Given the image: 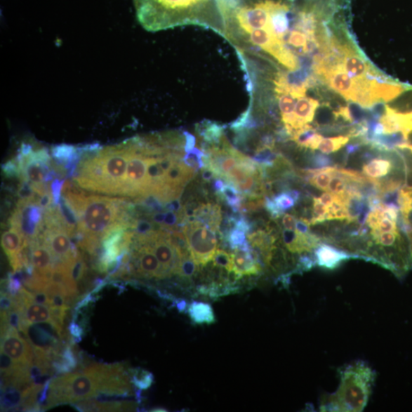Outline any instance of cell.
<instances>
[{
    "label": "cell",
    "instance_id": "6da1fadb",
    "mask_svg": "<svg viewBox=\"0 0 412 412\" xmlns=\"http://www.w3.org/2000/svg\"><path fill=\"white\" fill-rule=\"evenodd\" d=\"M137 19L152 32L195 25L224 37L231 0H133Z\"/></svg>",
    "mask_w": 412,
    "mask_h": 412
},
{
    "label": "cell",
    "instance_id": "7a4b0ae2",
    "mask_svg": "<svg viewBox=\"0 0 412 412\" xmlns=\"http://www.w3.org/2000/svg\"><path fill=\"white\" fill-rule=\"evenodd\" d=\"M126 367L122 364L93 363L81 373L52 377L45 411L64 404L104 396H119L126 387Z\"/></svg>",
    "mask_w": 412,
    "mask_h": 412
},
{
    "label": "cell",
    "instance_id": "3957f363",
    "mask_svg": "<svg viewBox=\"0 0 412 412\" xmlns=\"http://www.w3.org/2000/svg\"><path fill=\"white\" fill-rule=\"evenodd\" d=\"M62 197L77 215V238L102 243L105 235L113 227L119 225H131L133 222H130L129 213L133 207L124 199L94 195L86 197L71 190H65Z\"/></svg>",
    "mask_w": 412,
    "mask_h": 412
},
{
    "label": "cell",
    "instance_id": "277c9868",
    "mask_svg": "<svg viewBox=\"0 0 412 412\" xmlns=\"http://www.w3.org/2000/svg\"><path fill=\"white\" fill-rule=\"evenodd\" d=\"M131 152V140L113 146L100 147L79 166L76 181L84 189L111 195H121Z\"/></svg>",
    "mask_w": 412,
    "mask_h": 412
},
{
    "label": "cell",
    "instance_id": "5b68a950",
    "mask_svg": "<svg viewBox=\"0 0 412 412\" xmlns=\"http://www.w3.org/2000/svg\"><path fill=\"white\" fill-rule=\"evenodd\" d=\"M340 384L335 393L324 397L321 411H363L371 396L376 378L372 368L357 361L342 368Z\"/></svg>",
    "mask_w": 412,
    "mask_h": 412
},
{
    "label": "cell",
    "instance_id": "8992f818",
    "mask_svg": "<svg viewBox=\"0 0 412 412\" xmlns=\"http://www.w3.org/2000/svg\"><path fill=\"white\" fill-rule=\"evenodd\" d=\"M192 258L199 266H206L213 260L217 250L216 232L207 225L195 221L187 223L182 227Z\"/></svg>",
    "mask_w": 412,
    "mask_h": 412
},
{
    "label": "cell",
    "instance_id": "52a82bcc",
    "mask_svg": "<svg viewBox=\"0 0 412 412\" xmlns=\"http://www.w3.org/2000/svg\"><path fill=\"white\" fill-rule=\"evenodd\" d=\"M42 210L37 200L20 199L10 219L11 227H16L29 243L39 238L44 223Z\"/></svg>",
    "mask_w": 412,
    "mask_h": 412
},
{
    "label": "cell",
    "instance_id": "ba28073f",
    "mask_svg": "<svg viewBox=\"0 0 412 412\" xmlns=\"http://www.w3.org/2000/svg\"><path fill=\"white\" fill-rule=\"evenodd\" d=\"M131 262L133 276L147 279L171 277L148 245H134Z\"/></svg>",
    "mask_w": 412,
    "mask_h": 412
},
{
    "label": "cell",
    "instance_id": "9c48e42d",
    "mask_svg": "<svg viewBox=\"0 0 412 412\" xmlns=\"http://www.w3.org/2000/svg\"><path fill=\"white\" fill-rule=\"evenodd\" d=\"M1 352L22 366H31L34 363V353L30 342L11 326L1 335Z\"/></svg>",
    "mask_w": 412,
    "mask_h": 412
},
{
    "label": "cell",
    "instance_id": "30bf717a",
    "mask_svg": "<svg viewBox=\"0 0 412 412\" xmlns=\"http://www.w3.org/2000/svg\"><path fill=\"white\" fill-rule=\"evenodd\" d=\"M168 231L162 229L156 238L147 244L151 248L161 265L170 274L176 275L181 258L180 253L168 239Z\"/></svg>",
    "mask_w": 412,
    "mask_h": 412
},
{
    "label": "cell",
    "instance_id": "8fae6325",
    "mask_svg": "<svg viewBox=\"0 0 412 412\" xmlns=\"http://www.w3.org/2000/svg\"><path fill=\"white\" fill-rule=\"evenodd\" d=\"M40 238L53 253L58 263L72 260L80 253L76 245L69 240V235L65 230L46 227Z\"/></svg>",
    "mask_w": 412,
    "mask_h": 412
},
{
    "label": "cell",
    "instance_id": "7c38bea8",
    "mask_svg": "<svg viewBox=\"0 0 412 412\" xmlns=\"http://www.w3.org/2000/svg\"><path fill=\"white\" fill-rule=\"evenodd\" d=\"M342 59L341 65L345 71L354 80L359 79H376L381 75H379L375 69H373L370 64L357 51L353 50L349 46H342Z\"/></svg>",
    "mask_w": 412,
    "mask_h": 412
},
{
    "label": "cell",
    "instance_id": "4fadbf2b",
    "mask_svg": "<svg viewBox=\"0 0 412 412\" xmlns=\"http://www.w3.org/2000/svg\"><path fill=\"white\" fill-rule=\"evenodd\" d=\"M321 77L330 88L343 96L346 100H352L356 80L347 74L341 63L328 67Z\"/></svg>",
    "mask_w": 412,
    "mask_h": 412
},
{
    "label": "cell",
    "instance_id": "5bb4252c",
    "mask_svg": "<svg viewBox=\"0 0 412 412\" xmlns=\"http://www.w3.org/2000/svg\"><path fill=\"white\" fill-rule=\"evenodd\" d=\"M29 255L34 269L42 275L49 276L58 264L53 253L41 238L30 243Z\"/></svg>",
    "mask_w": 412,
    "mask_h": 412
},
{
    "label": "cell",
    "instance_id": "9a60e30c",
    "mask_svg": "<svg viewBox=\"0 0 412 412\" xmlns=\"http://www.w3.org/2000/svg\"><path fill=\"white\" fill-rule=\"evenodd\" d=\"M314 255L317 265L328 270H334L349 259L357 258L354 254L322 242L314 249Z\"/></svg>",
    "mask_w": 412,
    "mask_h": 412
},
{
    "label": "cell",
    "instance_id": "2e32d148",
    "mask_svg": "<svg viewBox=\"0 0 412 412\" xmlns=\"http://www.w3.org/2000/svg\"><path fill=\"white\" fill-rule=\"evenodd\" d=\"M319 106L320 104L318 100L307 98V96L297 100L294 109L295 124L291 138L296 131L308 125L313 121L315 111Z\"/></svg>",
    "mask_w": 412,
    "mask_h": 412
},
{
    "label": "cell",
    "instance_id": "e0dca14e",
    "mask_svg": "<svg viewBox=\"0 0 412 412\" xmlns=\"http://www.w3.org/2000/svg\"><path fill=\"white\" fill-rule=\"evenodd\" d=\"M1 244L10 262L20 256L24 248L29 246L22 233L15 227L5 232L1 237Z\"/></svg>",
    "mask_w": 412,
    "mask_h": 412
},
{
    "label": "cell",
    "instance_id": "ac0fdd59",
    "mask_svg": "<svg viewBox=\"0 0 412 412\" xmlns=\"http://www.w3.org/2000/svg\"><path fill=\"white\" fill-rule=\"evenodd\" d=\"M410 87L398 83L387 82L373 79L371 91L376 102H390L398 98Z\"/></svg>",
    "mask_w": 412,
    "mask_h": 412
},
{
    "label": "cell",
    "instance_id": "d6986e66",
    "mask_svg": "<svg viewBox=\"0 0 412 412\" xmlns=\"http://www.w3.org/2000/svg\"><path fill=\"white\" fill-rule=\"evenodd\" d=\"M197 221L203 222L218 233L222 221L221 207L213 204H199L196 212Z\"/></svg>",
    "mask_w": 412,
    "mask_h": 412
},
{
    "label": "cell",
    "instance_id": "ffe728a7",
    "mask_svg": "<svg viewBox=\"0 0 412 412\" xmlns=\"http://www.w3.org/2000/svg\"><path fill=\"white\" fill-rule=\"evenodd\" d=\"M322 139V135L318 133L317 130L308 124L296 131L291 141L300 147L317 150Z\"/></svg>",
    "mask_w": 412,
    "mask_h": 412
},
{
    "label": "cell",
    "instance_id": "44dd1931",
    "mask_svg": "<svg viewBox=\"0 0 412 412\" xmlns=\"http://www.w3.org/2000/svg\"><path fill=\"white\" fill-rule=\"evenodd\" d=\"M187 312L192 322L195 324H212L216 322L213 307L208 303L192 302Z\"/></svg>",
    "mask_w": 412,
    "mask_h": 412
},
{
    "label": "cell",
    "instance_id": "7402d4cb",
    "mask_svg": "<svg viewBox=\"0 0 412 412\" xmlns=\"http://www.w3.org/2000/svg\"><path fill=\"white\" fill-rule=\"evenodd\" d=\"M79 359L74 352L72 345H66L59 357L52 362V367L57 374H66L74 371L78 365Z\"/></svg>",
    "mask_w": 412,
    "mask_h": 412
},
{
    "label": "cell",
    "instance_id": "603a6c76",
    "mask_svg": "<svg viewBox=\"0 0 412 412\" xmlns=\"http://www.w3.org/2000/svg\"><path fill=\"white\" fill-rule=\"evenodd\" d=\"M24 390L14 387L1 388V411H22Z\"/></svg>",
    "mask_w": 412,
    "mask_h": 412
},
{
    "label": "cell",
    "instance_id": "cb8c5ba5",
    "mask_svg": "<svg viewBox=\"0 0 412 412\" xmlns=\"http://www.w3.org/2000/svg\"><path fill=\"white\" fill-rule=\"evenodd\" d=\"M392 168V163L390 160L380 157L364 164L363 173L366 178L376 180L385 177Z\"/></svg>",
    "mask_w": 412,
    "mask_h": 412
},
{
    "label": "cell",
    "instance_id": "d4e9b609",
    "mask_svg": "<svg viewBox=\"0 0 412 412\" xmlns=\"http://www.w3.org/2000/svg\"><path fill=\"white\" fill-rule=\"evenodd\" d=\"M51 154L58 162L71 165L77 161L81 152L74 146L60 145L51 148Z\"/></svg>",
    "mask_w": 412,
    "mask_h": 412
},
{
    "label": "cell",
    "instance_id": "484cf974",
    "mask_svg": "<svg viewBox=\"0 0 412 412\" xmlns=\"http://www.w3.org/2000/svg\"><path fill=\"white\" fill-rule=\"evenodd\" d=\"M382 125L384 134H394L401 133L400 121L398 117V112L385 105V111L379 119Z\"/></svg>",
    "mask_w": 412,
    "mask_h": 412
},
{
    "label": "cell",
    "instance_id": "4316f807",
    "mask_svg": "<svg viewBox=\"0 0 412 412\" xmlns=\"http://www.w3.org/2000/svg\"><path fill=\"white\" fill-rule=\"evenodd\" d=\"M129 376L131 384L135 388L141 390H147L152 387L154 383V376L152 373L148 372L141 368L129 369Z\"/></svg>",
    "mask_w": 412,
    "mask_h": 412
},
{
    "label": "cell",
    "instance_id": "83f0119b",
    "mask_svg": "<svg viewBox=\"0 0 412 412\" xmlns=\"http://www.w3.org/2000/svg\"><path fill=\"white\" fill-rule=\"evenodd\" d=\"M350 141L349 136H337L323 138L319 145V150L324 154H330L340 150Z\"/></svg>",
    "mask_w": 412,
    "mask_h": 412
},
{
    "label": "cell",
    "instance_id": "f1b7e54d",
    "mask_svg": "<svg viewBox=\"0 0 412 412\" xmlns=\"http://www.w3.org/2000/svg\"><path fill=\"white\" fill-rule=\"evenodd\" d=\"M199 272V265L192 255L181 259L177 274L182 278L192 279Z\"/></svg>",
    "mask_w": 412,
    "mask_h": 412
},
{
    "label": "cell",
    "instance_id": "f546056e",
    "mask_svg": "<svg viewBox=\"0 0 412 412\" xmlns=\"http://www.w3.org/2000/svg\"><path fill=\"white\" fill-rule=\"evenodd\" d=\"M205 153L203 150L198 147H194L189 152H187L184 155L182 161L191 169L194 170L197 173L203 168H204L205 164L204 161V157Z\"/></svg>",
    "mask_w": 412,
    "mask_h": 412
},
{
    "label": "cell",
    "instance_id": "4dcf8cb0",
    "mask_svg": "<svg viewBox=\"0 0 412 412\" xmlns=\"http://www.w3.org/2000/svg\"><path fill=\"white\" fill-rule=\"evenodd\" d=\"M348 180L334 168L332 178L328 186V192L334 195H343L347 188Z\"/></svg>",
    "mask_w": 412,
    "mask_h": 412
},
{
    "label": "cell",
    "instance_id": "1f68e13d",
    "mask_svg": "<svg viewBox=\"0 0 412 412\" xmlns=\"http://www.w3.org/2000/svg\"><path fill=\"white\" fill-rule=\"evenodd\" d=\"M333 170H334V168H331V166L322 168L320 172L315 174L310 180V183L312 186L320 190L328 192V186L332 178Z\"/></svg>",
    "mask_w": 412,
    "mask_h": 412
},
{
    "label": "cell",
    "instance_id": "d6a6232c",
    "mask_svg": "<svg viewBox=\"0 0 412 412\" xmlns=\"http://www.w3.org/2000/svg\"><path fill=\"white\" fill-rule=\"evenodd\" d=\"M330 208L321 203L318 198H313V213L311 225H315L328 220Z\"/></svg>",
    "mask_w": 412,
    "mask_h": 412
},
{
    "label": "cell",
    "instance_id": "836d02e7",
    "mask_svg": "<svg viewBox=\"0 0 412 412\" xmlns=\"http://www.w3.org/2000/svg\"><path fill=\"white\" fill-rule=\"evenodd\" d=\"M213 265L230 273L234 269L232 253L222 249H217L213 258Z\"/></svg>",
    "mask_w": 412,
    "mask_h": 412
},
{
    "label": "cell",
    "instance_id": "e575fe53",
    "mask_svg": "<svg viewBox=\"0 0 412 412\" xmlns=\"http://www.w3.org/2000/svg\"><path fill=\"white\" fill-rule=\"evenodd\" d=\"M272 197H273L274 203L277 207L281 210L284 213L286 211H288V210L293 208L296 204L295 199L287 190L280 192V194H276Z\"/></svg>",
    "mask_w": 412,
    "mask_h": 412
},
{
    "label": "cell",
    "instance_id": "d590c367",
    "mask_svg": "<svg viewBox=\"0 0 412 412\" xmlns=\"http://www.w3.org/2000/svg\"><path fill=\"white\" fill-rule=\"evenodd\" d=\"M246 233L239 230L233 229L227 237V243L232 250L239 248L247 241Z\"/></svg>",
    "mask_w": 412,
    "mask_h": 412
},
{
    "label": "cell",
    "instance_id": "8d00e7d4",
    "mask_svg": "<svg viewBox=\"0 0 412 412\" xmlns=\"http://www.w3.org/2000/svg\"><path fill=\"white\" fill-rule=\"evenodd\" d=\"M379 232H399L396 221H393L387 214L382 217L376 230H371Z\"/></svg>",
    "mask_w": 412,
    "mask_h": 412
},
{
    "label": "cell",
    "instance_id": "74e56055",
    "mask_svg": "<svg viewBox=\"0 0 412 412\" xmlns=\"http://www.w3.org/2000/svg\"><path fill=\"white\" fill-rule=\"evenodd\" d=\"M400 121L401 133L408 140L409 135L412 133V112L408 113L398 112Z\"/></svg>",
    "mask_w": 412,
    "mask_h": 412
},
{
    "label": "cell",
    "instance_id": "f35d334b",
    "mask_svg": "<svg viewBox=\"0 0 412 412\" xmlns=\"http://www.w3.org/2000/svg\"><path fill=\"white\" fill-rule=\"evenodd\" d=\"M331 164H332V161L326 155L324 154L317 153L314 154L311 157V166L315 168H328Z\"/></svg>",
    "mask_w": 412,
    "mask_h": 412
},
{
    "label": "cell",
    "instance_id": "ab89813d",
    "mask_svg": "<svg viewBox=\"0 0 412 412\" xmlns=\"http://www.w3.org/2000/svg\"><path fill=\"white\" fill-rule=\"evenodd\" d=\"M3 171L7 177H20L19 163L16 159L6 162L3 166Z\"/></svg>",
    "mask_w": 412,
    "mask_h": 412
},
{
    "label": "cell",
    "instance_id": "60d3db41",
    "mask_svg": "<svg viewBox=\"0 0 412 412\" xmlns=\"http://www.w3.org/2000/svg\"><path fill=\"white\" fill-rule=\"evenodd\" d=\"M265 199V208L272 218L277 219L284 215V213L277 207L274 203L273 197L266 196Z\"/></svg>",
    "mask_w": 412,
    "mask_h": 412
},
{
    "label": "cell",
    "instance_id": "b9f144b4",
    "mask_svg": "<svg viewBox=\"0 0 412 412\" xmlns=\"http://www.w3.org/2000/svg\"><path fill=\"white\" fill-rule=\"evenodd\" d=\"M65 183V181L58 179L55 180L53 182L51 181L50 185L51 191L52 196H53L55 205H58L61 196H62L61 194H62Z\"/></svg>",
    "mask_w": 412,
    "mask_h": 412
},
{
    "label": "cell",
    "instance_id": "7bdbcfd3",
    "mask_svg": "<svg viewBox=\"0 0 412 412\" xmlns=\"http://www.w3.org/2000/svg\"><path fill=\"white\" fill-rule=\"evenodd\" d=\"M0 302H1V312H8L15 308V297L7 292H1V300Z\"/></svg>",
    "mask_w": 412,
    "mask_h": 412
},
{
    "label": "cell",
    "instance_id": "ee69618b",
    "mask_svg": "<svg viewBox=\"0 0 412 412\" xmlns=\"http://www.w3.org/2000/svg\"><path fill=\"white\" fill-rule=\"evenodd\" d=\"M399 206H408L412 208V187L400 190Z\"/></svg>",
    "mask_w": 412,
    "mask_h": 412
},
{
    "label": "cell",
    "instance_id": "f6af8a7d",
    "mask_svg": "<svg viewBox=\"0 0 412 412\" xmlns=\"http://www.w3.org/2000/svg\"><path fill=\"white\" fill-rule=\"evenodd\" d=\"M298 219L292 214L285 213L283 215L282 224L285 230L296 231V222Z\"/></svg>",
    "mask_w": 412,
    "mask_h": 412
},
{
    "label": "cell",
    "instance_id": "bcb514c9",
    "mask_svg": "<svg viewBox=\"0 0 412 412\" xmlns=\"http://www.w3.org/2000/svg\"><path fill=\"white\" fill-rule=\"evenodd\" d=\"M31 292V296L33 301L48 305L50 307V299L49 295L46 292L39 291V292Z\"/></svg>",
    "mask_w": 412,
    "mask_h": 412
},
{
    "label": "cell",
    "instance_id": "7dc6e473",
    "mask_svg": "<svg viewBox=\"0 0 412 412\" xmlns=\"http://www.w3.org/2000/svg\"><path fill=\"white\" fill-rule=\"evenodd\" d=\"M229 182L222 178H216L212 181V189L218 197L222 194L226 184Z\"/></svg>",
    "mask_w": 412,
    "mask_h": 412
},
{
    "label": "cell",
    "instance_id": "c3c4849f",
    "mask_svg": "<svg viewBox=\"0 0 412 412\" xmlns=\"http://www.w3.org/2000/svg\"><path fill=\"white\" fill-rule=\"evenodd\" d=\"M201 178L205 182H210L218 178V176L213 168H209V166H205L204 168L201 169Z\"/></svg>",
    "mask_w": 412,
    "mask_h": 412
},
{
    "label": "cell",
    "instance_id": "681fc988",
    "mask_svg": "<svg viewBox=\"0 0 412 412\" xmlns=\"http://www.w3.org/2000/svg\"><path fill=\"white\" fill-rule=\"evenodd\" d=\"M182 208V205L181 204L180 199H175L164 206V208L166 210V211H171L177 213L181 211Z\"/></svg>",
    "mask_w": 412,
    "mask_h": 412
},
{
    "label": "cell",
    "instance_id": "f907efd6",
    "mask_svg": "<svg viewBox=\"0 0 412 412\" xmlns=\"http://www.w3.org/2000/svg\"><path fill=\"white\" fill-rule=\"evenodd\" d=\"M319 200L322 204L330 208L335 204V195H333L329 192H324L319 198Z\"/></svg>",
    "mask_w": 412,
    "mask_h": 412
},
{
    "label": "cell",
    "instance_id": "816d5d0a",
    "mask_svg": "<svg viewBox=\"0 0 412 412\" xmlns=\"http://www.w3.org/2000/svg\"><path fill=\"white\" fill-rule=\"evenodd\" d=\"M173 307H176L178 311L180 313H185L188 311V303L185 300L176 299L173 303Z\"/></svg>",
    "mask_w": 412,
    "mask_h": 412
},
{
    "label": "cell",
    "instance_id": "f5cc1de1",
    "mask_svg": "<svg viewBox=\"0 0 412 412\" xmlns=\"http://www.w3.org/2000/svg\"><path fill=\"white\" fill-rule=\"evenodd\" d=\"M361 148V145L359 144H354V145H349L346 147V157L350 155H352L359 150Z\"/></svg>",
    "mask_w": 412,
    "mask_h": 412
},
{
    "label": "cell",
    "instance_id": "db71d44e",
    "mask_svg": "<svg viewBox=\"0 0 412 412\" xmlns=\"http://www.w3.org/2000/svg\"><path fill=\"white\" fill-rule=\"evenodd\" d=\"M150 411L152 412H166L168 411V410H166V408H154L150 410Z\"/></svg>",
    "mask_w": 412,
    "mask_h": 412
},
{
    "label": "cell",
    "instance_id": "11a10c76",
    "mask_svg": "<svg viewBox=\"0 0 412 412\" xmlns=\"http://www.w3.org/2000/svg\"><path fill=\"white\" fill-rule=\"evenodd\" d=\"M399 148H400V149H403V148L409 149V150L412 152V145H410L409 143L400 145L399 147Z\"/></svg>",
    "mask_w": 412,
    "mask_h": 412
}]
</instances>
